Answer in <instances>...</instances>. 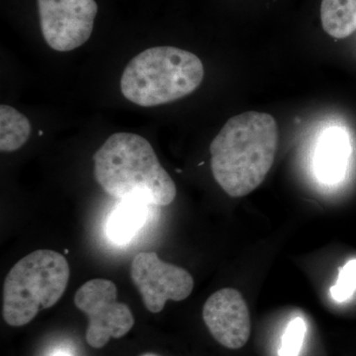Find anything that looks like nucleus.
<instances>
[{"label": "nucleus", "mask_w": 356, "mask_h": 356, "mask_svg": "<svg viewBox=\"0 0 356 356\" xmlns=\"http://www.w3.org/2000/svg\"><path fill=\"white\" fill-rule=\"evenodd\" d=\"M74 304L88 318L86 341L102 348L110 339H120L135 325L131 309L117 302V287L111 280L95 278L84 283L74 295Z\"/></svg>", "instance_id": "39448f33"}, {"label": "nucleus", "mask_w": 356, "mask_h": 356, "mask_svg": "<svg viewBox=\"0 0 356 356\" xmlns=\"http://www.w3.org/2000/svg\"><path fill=\"white\" fill-rule=\"evenodd\" d=\"M356 290V259L350 261L339 268L336 284L331 288L332 298L344 302L353 296Z\"/></svg>", "instance_id": "4468645a"}, {"label": "nucleus", "mask_w": 356, "mask_h": 356, "mask_svg": "<svg viewBox=\"0 0 356 356\" xmlns=\"http://www.w3.org/2000/svg\"><path fill=\"white\" fill-rule=\"evenodd\" d=\"M54 356H70L69 353H65V351H58V353H56Z\"/></svg>", "instance_id": "2eb2a0df"}, {"label": "nucleus", "mask_w": 356, "mask_h": 356, "mask_svg": "<svg viewBox=\"0 0 356 356\" xmlns=\"http://www.w3.org/2000/svg\"><path fill=\"white\" fill-rule=\"evenodd\" d=\"M131 278L142 295L145 307L154 314L163 311L168 300L186 299L194 288L193 277L186 269L166 264L152 252H140L134 257Z\"/></svg>", "instance_id": "0eeeda50"}, {"label": "nucleus", "mask_w": 356, "mask_h": 356, "mask_svg": "<svg viewBox=\"0 0 356 356\" xmlns=\"http://www.w3.org/2000/svg\"><path fill=\"white\" fill-rule=\"evenodd\" d=\"M42 34L53 50H76L88 41L98 6L95 0H37Z\"/></svg>", "instance_id": "423d86ee"}, {"label": "nucleus", "mask_w": 356, "mask_h": 356, "mask_svg": "<svg viewBox=\"0 0 356 356\" xmlns=\"http://www.w3.org/2000/svg\"><path fill=\"white\" fill-rule=\"evenodd\" d=\"M95 177L111 197L168 206L177 197V185L159 163L149 140L137 134L110 136L93 156Z\"/></svg>", "instance_id": "f03ea898"}, {"label": "nucleus", "mask_w": 356, "mask_h": 356, "mask_svg": "<svg viewBox=\"0 0 356 356\" xmlns=\"http://www.w3.org/2000/svg\"><path fill=\"white\" fill-rule=\"evenodd\" d=\"M140 356H159V355H156V353H145V355H142Z\"/></svg>", "instance_id": "dca6fc26"}, {"label": "nucleus", "mask_w": 356, "mask_h": 356, "mask_svg": "<svg viewBox=\"0 0 356 356\" xmlns=\"http://www.w3.org/2000/svg\"><path fill=\"white\" fill-rule=\"evenodd\" d=\"M350 154V145L341 129L325 131L321 138L315 156L317 177L325 184H334L343 177Z\"/></svg>", "instance_id": "1a4fd4ad"}, {"label": "nucleus", "mask_w": 356, "mask_h": 356, "mask_svg": "<svg viewBox=\"0 0 356 356\" xmlns=\"http://www.w3.org/2000/svg\"><path fill=\"white\" fill-rule=\"evenodd\" d=\"M69 280L70 266L64 255L50 250L26 255L4 280V321L11 327L29 324L40 311L60 301Z\"/></svg>", "instance_id": "20e7f679"}, {"label": "nucleus", "mask_w": 356, "mask_h": 356, "mask_svg": "<svg viewBox=\"0 0 356 356\" xmlns=\"http://www.w3.org/2000/svg\"><path fill=\"white\" fill-rule=\"evenodd\" d=\"M200 58L175 47H154L129 62L121 79L122 95L142 107H154L181 99L203 81Z\"/></svg>", "instance_id": "7ed1b4c3"}, {"label": "nucleus", "mask_w": 356, "mask_h": 356, "mask_svg": "<svg viewBox=\"0 0 356 356\" xmlns=\"http://www.w3.org/2000/svg\"><path fill=\"white\" fill-rule=\"evenodd\" d=\"M203 320L212 337L229 350L242 348L250 339V311L242 294L233 288L211 295L204 304Z\"/></svg>", "instance_id": "6e6552de"}, {"label": "nucleus", "mask_w": 356, "mask_h": 356, "mask_svg": "<svg viewBox=\"0 0 356 356\" xmlns=\"http://www.w3.org/2000/svg\"><path fill=\"white\" fill-rule=\"evenodd\" d=\"M307 331L305 321L295 318L287 325L280 348V356H299Z\"/></svg>", "instance_id": "ddd939ff"}, {"label": "nucleus", "mask_w": 356, "mask_h": 356, "mask_svg": "<svg viewBox=\"0 0 356 356\" xmlns=\"http://www.w3.org/2000/svg\"><path fill=\"white\" fill-rule=\"evenodd\" d=\"M147 204L139 200L122 201L109 217L106 234L117 245H125L139 233L147 219Z\"/></svg>", "instance_id": "9d476101"}, {"label": "nucleus", "mask_w": 356, "mask_h": 356, "mask_svg": "<svg viewBox=\"0 0 356 356\" xmlns=\"http://www.w3.org/2000/svg\"><path fill=\"white\" fill-rule=\"evenodd\" d=\"M280 139L270 114L248 111L232 117L210 145L211 170L231 197L255 191L273 168Z\"/></svg>", "instance_id": "f257e3e1"}, {"label": "nucleus", "mask_w": 356, "mask_h": 356, "mask_svg": "<svg viewBox=\"0 0 356 356\" xmlns=\"http://www.w3.org/2000/svg\"><path fill=\"white\" fill-rule=\"evenodd\" d=\"M321 22L332 38H348L356 30V0H322Z\"/></svg>", "instance_id": "9b49d317"}, {"label": "nucleus", "mask_w": 356, "mask_h": 356, "mask_svg": "<svg viewBox=\"0 0 356 356\" xmlns=\"http://www.w3.org/2000/svg\"><path fill=\"white\" fill-rule=\"evenodd\" d=\"M31 125L27 117L8 105L0 106V151L13 153L24 146L30 138Z\"/></svg>", "instance_id": "f8f14e48"}]
</instances>
